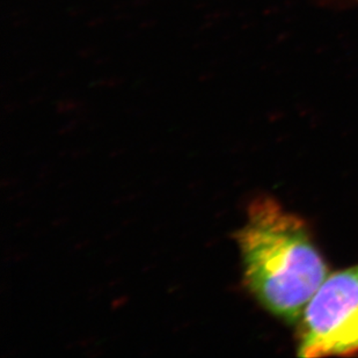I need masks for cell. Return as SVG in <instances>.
Wrapping results in <instances>:
<instances>
[{
    "label": "cell",
    "mask_w": 358,
    "mask_h": 358,
    "mask_svg": "<svg viewBox=\"0 0 358 358\" xmlns=\"http://www.w3.org/2000/svg\"><path fill=\"white\" fill-rule=\"evenodd\" d=\"M243 283L257 303L287 324L301 320L328 276L326 261L304 220L271 197L252 202L236 234Z\"/></svg>",
    "instance_id": "1"
},
{
    "label": "cell",
    "mask_w": 358,
    "mask_h": 358,
    "mask_svg": "<svg viewBox=\"0 0 358 358\" xmlns=\"http://www.w3.org/2000/svg\"><path fill=\"white\" fill-rule=\"evenodd\" d=\"M301 357L358 352V264L328 275L305 308L298 331Z\"/></svg>",
    "instance_id": "2"
}]
</instances>
